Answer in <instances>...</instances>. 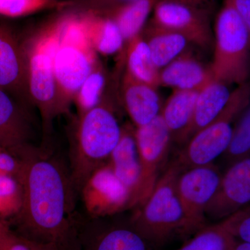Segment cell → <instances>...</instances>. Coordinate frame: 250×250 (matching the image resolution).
Segmentation results:
<instances>
[{
    "label": "cell",
    "instance_id": "obj_12",
    "mask_svg": "<svg viewBox=\"0 0 250 250\" xmlns=\"http://www.w3.org/2000/svg\"><path fill=\"white\" fill-rule=\"evenodd\" d=\"M53 65L59 92L65 99L71 98L93 71L89 46L60 43Z\"/></svg>",
    "mask_w": 250,
    "mask_h": 250
},
{
    "label": "cell",
    "instance_id": "obj_16",
    "mask_svg": "<svg viewBox=\"0 0 250 250\" xmlns=\"http://www.w3.org/2000/svg\"><path fill=\"white\" fill-rule=\"evenodd\" d=\"M108 160L117 178L131 192L133 205H136L141 167L134 134L123 130L121 139Z\"/></svg>",
    "mask_w": 250,
    "mask_h": 250
},
{
    "label": "cell",
    "instance_id": "obj_3",
    "mask_svg": "<svg viewBox=\"0 0 250 250\" xmlns=\"http://www.w3.org/2000/svg\"><path fill=\"white\" fill-rule=\"evenodd\" d=\"M123 130L110 108L98 104L83 112L71 155L74 188L81 189L95 169L105 164L119 142Z\"/></svg>",
    "mask_w": 250,
    "mask_h": 250
},
{
    "label": "cell",
    "instance_id": "obj_32",
    "mask_svg": "<svg viewBox=\"0 0 250 250\" xmlns=\"http://www.w3.org/2000/svg\"><path fill=\"white\" fill-rule=\"evenodd\" d=\"M35 0H0V14L16 17L33 9Z\"/></svg>",
    "mask_w": 250,
    "mask_h": 250
},
{
    "label": "cell",
    "instance_id": "obj_24",
    "mask_svg": "<svg viewBox=\"0 0 250 250\" xmlns=\"http://www.w3.org/2000/svg\"><path fill=\"white\" fill-rule=\"evenodd\" d=\"M236 238L223 220L205 226L178 250H231Z\"/></svg>",
    "mask_w": 250,
    "mask_h": 250
},
{
    "label": "cell",
    "instance_id": "obj_30",
    "mask_svg": "<svg viewBox=\"0 0 250 250\" xmlns=\"http://www.w3.org/2000/svg\"><path fill=\"white\" fill-rule=\"evenodd\" d=\"M0 250H32L22 235L13 231L5 221L0 220Z\"/></svg>",
    "mask_w": 250,
    "mask_h": 250
},
{
    "label": "cell",
    "instance_id": "obj_35",
    "mask_svg": "<svg viewBox=\"0 0 250 250\" xmlns=\"http://www.w3.org/2000/svg\"><path fill=\"white\" fill-rule=\"evenodd\" d=\"M179 2L185 3V4L194 5V6H202L207 7V4H209L212 0H174Z\"/></svg>",
    "mask_w": 250,
    "mask_h": 250
},
{
    "label": "cell",
    "instance_id": "obj_18",
    "mask_svg": "<svg viewBox=\"0 0 250 250\" xmlns=\"http://www.w3.org/2000/svg\"><path fill=\"white\" fill-rule=\"evenodd\" d=\"M29 133L25 115L12 95L0 88V146L19 150L27 146Z\"/></svg>",
    "mask_w": 250,
    "mask_h": 250
},
{
    "label": "cell",
    "instance_id": "obj_13",
    "mask_svg": "<svg viewBox=\"0 0 250 250\" xmlns=\"http://www.w3.org/2000/svg\"><path fill=\"white\" fill-rule=\"evenodd\" d=\"M0 88L11 95L29 94L25 54L14 36L1 26Z\"/></svg>",
    "mask_w": 250,
    "mask_h": 250
},
{
    "label": "cell",
    "instance_id": "obj_8",
    "mask_svg": "<svg viewBox=\"0 0 250 250\" xmlns=\"http://www.w3.org/2000/svg\"><path fill=\"white\" fill-rule=\"evenodd\" d=\"M153 11V22L177 31L190 43L204 49H210L214 45V36L207 7L174 0H157Z\"/></svg>",
    "mask_w": 250,
    "mask_h": 250
},
{
    "label": "cell",
    "instance_id": "obj_6",
    "mask_svg": "<svg viewBox=\"0 0 250 250\" xmlns=\"http://www.w3.org/2000/svg\"><path fill=\"white\" fill-rule=\"evenodd\" d=\"M221 177L213 164L192 167L179 174L176 189L192 232L207 226L206 209L218 190Z\"/></svg>",
    "mask_w": 250,
    "mask_h": 250
},
{
    "label": "cell",
    "instance_id": "obj_21",
    "mask_svg": "<svg viewBox=\"0 0 250 250\" xmlns=\"http://www.w3.org/2000/svg\"><path fill=\"white\" fill-rule=\"evenodd\" d=\"M127 52L128 72L136 80L157 88L159 83V70L152 62L147 42L141 36L129 41Z\"/></svg>",
    "mask_w": 250,
    "mask_h": 250
},
{
    "label": "cell",
    "instance_id": "obj_31",
    "mask_svg": "<svg viewBox=\"0 0 250 250\" xmlns=\"http://www.w3.org/2000/svg\"><path fill=\"white\" fill-rule=\"evenodd\" d=\"M20 150L0 146V174L19 176L22 164Z\"/></svg>",
    "mask_w": 250,
    "mask_h": 250
},
{
    "label": "cell",
    "instance_id": "obj_5",
    "mask_svg": "<svg viewBox=\"0 0 250 250\" xmlns=\"http://www.w3.org/2000/svg\"><path fill=\"white\" fill-rule=\"evenodd\" d=\"M250 103L249 82L231 92L226 106L211 123L195 133L174 161L182 172L192 167L212 164L229 147L233 123Z\"/></svg>",
    "mask_w": 250,
    "mask_h": 250
},
{
    "label": "cell",
    "instance_id": "obj_14",
    "mask_svg": "<svg viewBox=\"0 0 250 250\" xmlns=\"http://www.w3.org/2000/svg\"><path fill=\"white\" fill-rule=\"evenodd\" d=\"M212 80L210 66L187 51L159 70L160 85L174 90H201Z\"/></svg>",
    "mask_w": 250,
    "mask_h": 250
},
{
    "label": "cell",
    "instance_id": "obj_19",
    "mask_svg": "<svg viewBox=\"0 0 250 250\" xmlns=\"http://www.w3.org/2000/svg\"><path fill=\"white\" fill-rule=\"evenodd\" d=\"M231 93L228 84L213 79L200 90L186 143L220 114L228 104Z\"/></svg>",
    "mask_w": 250,
    "mask_h": 250
},
{
    "label": "cell",
    "instance_id": "obj_22",
    "mask_svg": "<svg viewBox=\"0 0 250 250\" xmlns=\"http://www.w3.org/2000/svg\"><path fill=\"white\" fill-rule=\"evenodd\" d=\"M156 1L157 0H137L119 8L113 20L125 41H130L139 36Z\"/></svg>",
    "mask_w": 250,
    "mask_h": 250
},
{
    "label": "cell",
    "instance_id": "obj_28",
    "mask_svg": "<svg viewBox=\"0 0 250 250\" xmlns=\"http://www.w3.org/2000/svg\"><path fill=\"white\" fill-rule=\"evenodd\" d=\"M105 84L101 72L93 71L85 79L78 91V103L83 112L100 104V98Z\"/></svg>",
    "mask_w": 250,
    "mask_h": 250
},
{
    "label": "cell",
    "instance_id": "obj_1",
    "mask_svg": "<svg viewBox=\"0 0 250 250\" xmlns=\"http://www.w3.org/2000/svg\"><path fill=\"white\" fill-rule=\"evenodd\" d=\"M22 168L19 177L23 190L20 219L25 234L41 243L62 250L72 224V185L70 174L53 156L26 146L21 150Z\"/></svg>",
    "mask_w": 250,
    "mask_h": 250
},
{
    "label": "cell",
    "instance_id": "obj_33",
    "mask_svg": "<svg viewBox=\"0 0 250 250\" xmlns=\"http://www.w3.org/2000/svg\"><path fill=\"white\" fill-rule=\"evenodd\" d=\"M232 1L248 30L250 41V0H232Z\"/></svg>",
    "mask_w": 250,
    "mask_h": 250
},
{
    "label": "cell",
    "instance_id": "obj_7",
    "mask_svg": "<svg viewBox=\"0 0 250 250\" xmlns=\"http://www.w3.org/2000/svg\"><path fill=\"white\" fill-rule=\"evenodd\" d=\"M134 136L141 167L136 205H141L158 181L159 170L165 162L172 139L161 113L150 123L136 128Z\"/></svg>",
    "mask_w": 250,
    "mask_h": 250
},
{
    "label": "cell",
    "instance_id": "obj_25",
    "mask_svg": "<svg viewBox=\"0 0 250 250\" xmlns=\"http://www.w3.org/2000/svg\"><path fill=\"white\" fill-rule=\"evenodd\" d=\"M23 206V190L18 176L0 174V220L19 216Z\"/></svg>",
    "mask_w": 250,
    "mask_h": 250
},
{
    "label": "cell",
    "instance_id": "obj_26",
    "mask_svg": "<svg viewBox=\"0 0 250 250\" xmlns=\"http://www.w3.org/2000/svg\"><path fill=\"white\" fill-rule=\"evenodd\" d=\"M223 155L229 165L250 156V103L238 116L231 141Z\"/></svg>",
    "mask_w": 250,
    "mask_h": 250
},
{
    "label": "cell",
    "instance_id": "obj_37",
    "mask_svg": "<svg viewBox=\"0 0 250 250\" xmlns=\"http://www.w3.org/2000/svg\"><path fill=\"white\" fill-rule=\"evenodd\" d=\"M110 1H113L115 4L121 5L120 7H122L125 5L129 4V3L133 2V1H137V0H110Z\"/></svg>",
    "mask_w": 250,
    "mask_h": 250
},
{
    "label": "cell",
    "instance_id": "obj_11",
    "mask_svg": "<svg viewBox=\"0 0 250 250\" xmlns=\"http://www.w3.org/2000/svg\"><path fill=\"white\" fill-rule=\"evenodd\" d=\"M250 205V156L230 164L222 174L215 196L207 206L206 218H228Z\"/></svg>",
    "mask_w": 250,
    "mask_h": 250
},
{
    "label": "cell",
    "instance_id": "obj_20",
    "mask_svg": "<svg viewBox=\"0 0 250 250\" xmlns=\"http://www.w3.org/2000/svg\"><path fill=\"white\" fill-rule=\"evenodd\" d=\"M143 38L149 47L154 65L159 70L186 52L189 42L177 31L152 21L146 28Z\"/></svg>",
    "mask_w": 250,
    "mask_h": 250
},
{
    "label": "cell",
    "instance_id": "obj_23",
    "mask_svg": "<svg viewBox=\"0 0 250 250\" xmlns=\"http://www.w3.org/2000/svg\"><path fill=\"white\" fill-rule=\"evenodd\" d=\"M149 242L132 228H115L95 238L89 250H149Z\"/></svg>",
    "mask_w": 250,
    "mask_h": 250
},
{
    "label": "cell",
    "instance_id": "obj_36",
    "mask_svg": "<svg viewBox=\"0 0 250 250\" xmlns=\"http://www.w3.org/2000/svg\"><path fill=\"white\" fill-rule=\"evenodd\" d=\"M231 250H250V244L236 239Z\"/></svg>",
    "mask_w": 250,
    "mask_h": 250
},
{
    "label": "cell",
    "instance_id": "obj_27",
    "mask_svg": "<svg viewBox=\"0 0 250 250\" xmlns=\"http://www.w3.org/2000/svg\"><path fill=\"white\" fill-rule=\"evenodd\" d=\"M124 41L121 30L113 19L102 22L95 31L93 39L95 49L104 55H112L121 50Z\"/></svg>",
    "mask_w": 250,
    "mask_h": 250
},
{
    "label": "cell",
    "instance_id": "obj_2",
    "mask_svg": "<svg viewBox=\"0 0 250 250\" xmlns=\"http://www.w3.org/2000/svg\"><path fill=\"white\" fill-rule=\"evenodd\" d=\"M180 172L172 163L133 217L131 228L149 243L161 244L177 235L193 233L176 189Z\"/></svg>",
    "mask_w": 250,
    "mask_h": 250
},
{
    "label": "cell",
    "instance_id": "obj_34",
    "mask_svg": "<svg viewBox=\"0 0 250 250\" xmlns=\"http://www.w3.org/2000/svg\"><path fill=\"white\" fill-rule=\"evenodd\" d=\"M24 238H25L28 244L32 250H61L55 245L32 241V240L29 239V238H25V237H24Z\"/></svg>",
    "mask_w": 250,
    "mask_h": 250
},
{
    "label": "cell",
    "instance_id": "obj_4",
    "mask_svg": "<svg viewBox=\"0 0 250 250\" xmlns=\"http://www.w3.org/2000/svg\"><path fill=\"white\" fill-rule=\"evenodd\" d=\"M213 80L226 84L248 83L250 76V41L232 0H225L215 21Z\"/></svg>",
    "mask_w": 250,
    "mask_h": 250
},
{
    "label": "cell",
    "instance_id": "obj_10",
    "mask_svg": "<svg viewBox=\"0 0 250 250\" xmlns=\"http://www.w3.org/2000/svg\"><path fill=\"white\" fill-rule=\"evenodd\" d=\"M29 96L40 109L45 125L64 108L58 93L53 65V56L40 45L35 46L27 58Z\"/></svg>",
    "mask_w": 250,
    "mask_h": 250
},
{
    "label": "cell",
    "instance_id": "obj_17",
    "mask_svg": "<svg viewBox=\"0 0 250 250\" xmlns=\"http://www.w3.org/2000/svg\"><path fill=\"white\" fill-rule=\"evenodd\" d=\"M201 90H174L161 109V116L170 130L172 139L177 143H186Z\"/></svg>",
    "mask_w": 250,
    "mask_h": 250
},
{
    "label": "cell",
    "instance_id": "obj_15",
    "mask_svg": "<svg viewBox=\"0 0 250 250\" xmlns=\"http://www.w3.org/2000/svg\"><path fill=\"white\" fill-rule=\"evenodd\" d=\"M123 88L125 108L136 127L148 124L160 114V98L156 88L136 80L127 71Z\"/></svg>",
    "mask_w": 250,
    "mask_h": 250
},
{
    "label": "cell",
    "instance_id": "obj_9",
    "mask_svg": "<svg viewBox=\"0 0 250 250\" xmlns=\"http://www.w3.org/2000/svg\"><path fill=\"white\" fill-rule=\"evenodd\" d=\"M80 190L85 210L93 217L114 214L133 206L131 192L107 162L92 172Z\"/></svg>",
    "mask_w": 250,
    "mask_h": 250
},
{
    "label": "cell",
    "instance_id": "obj_29",
    "mask_svg": "<svg viewBox=\"0 0 250 250\" xmlns=\"http://www.w3.org/2000/svg\"><path fill=\"white\" fill-rule=\"evenodd\" d=\"M223 221L237 240L250 244V207L236 212Z\"/></svg>",
    "mask_w": 250,
    "mask_h": 250
}]
</instances>
